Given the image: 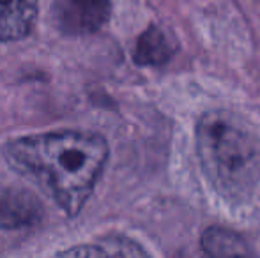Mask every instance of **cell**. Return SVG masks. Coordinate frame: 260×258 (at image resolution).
Returning a JSON list of instances; mask_svg holds the SVG:
<instances>
[{
  "label": "cell",
  "instance_id": "cell-1",
  "mask_svg": "<svg viewBox=\"0 0 260 258\" xmlns=\"http://www.w3.org/2000/svg\"><path fill=\"white\" fill-rule=\"evenodd\" d=\"M4 156L66 216L76 217L103 173L110 149L98 133L50 131L13 138L4 145Z\"/></svg>",
  "mask_w": 260,
  "mask_h": 258
},
{
  "label": "cell",
  "instance_id": "cell-2",
  "mask_svg": "<svg viewBox=\"0 0 260 258\" xmlns=\"http://www.w3.org/2000/svg\"><path fill=\"white\" fill-rule=\"evenodd\" d=\"M197 154L214 191L229 202L250 198L260 180V141L243 117L212 110L199 119Z\"/></svg>",
  "mask_w": 260,
  "mask_h": 258
},
{
  "label": "cell",
  "instance_id": "cell-3",
  "mask_svg": "<svg viewBox=\"0 0 260 258\" xmlns=\"http://www.w3.org/2000/svg\"><path fill=\"white\" fill-rule=\"evenodd\" d=\"M112 0H58L57 20L60 27L76 34H92L108 21Z\"/></svg>",
  "mask_w": 260,
  "mask_h": 258
},
{
  "label": "cell",
  "instance_id": "cell-4",
  "mask_svg": "<svg viewBox=\"0 0 260 258\" xmlns=\"http://www.w3.org/2000/svg\"><path fill=\"white\" fill-rule=\"evenodd\" d=\"M39 0H0V41L27 38L38 20Z\"/></svg>",
  "mask_w": 260,
  "mask_h": 258
},
{
  "label": "cell",
  "instance_id": "cell-5",
  "mask_svg": "<svg viewBox=\"0 0 260 258\" xmlns=\"http://www.w3.org/2000/svg\"><path fill=\"white\" fill-rule=\"evenodd\" d=\"M41 205L25 190L0 191V228L14 230L32 225L39 217Z\"/></svg>",
  "mask_w": 260,
  "mask_h": 258
},
{
  "label": "cell",
  "instance_id": "cell-6",
  "mask_svg": "<svg viewBox=\"0 0 260 258\" xmlns=\"http://www.w3.org/2000/svg\"><path fill=\"white\" fill-rule=\"evenodd\" d=\"M174 45L159 27H149L138 38L133 59L140 65H159L172 59Z\"/></svg>",
  "mask_w": 260,
  "mask_h": 258
},
{
  "label": "cell",
  "instance_id": "cell-7",
  "mask_svg": "<svg viewBox=\"0 0 260 258\" xmlns=\"http://www.w3.org/2000/svg\"><path fill=\"white\" fill-rule=\"evenodd\" d=\"M200 246L209 256H243L250 255L244 239L223 227H209L200 237Z\"/></svg>",
  "mask_w": 260,
  "mask_h": 258
},
{
  "label": "cell",
  "instance_id": "cell-8",
  "mask_svg": "<svg viewBox=\"0 0 260 258\" xmlns=\"http://www.w3.org/2000/svg\"><path fill=\"white\" fill-rule=\"evenodd\" d=\"M58 255L66 256H144L147 255L145 249L138 244L122 237H110L103 244L78 246L73 249H64Z\"/></svg>",
  "mask_w": 260,
  "mask_h": 258
}]
</instances>
